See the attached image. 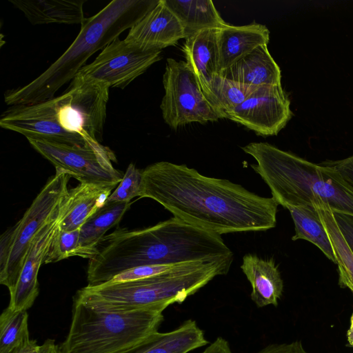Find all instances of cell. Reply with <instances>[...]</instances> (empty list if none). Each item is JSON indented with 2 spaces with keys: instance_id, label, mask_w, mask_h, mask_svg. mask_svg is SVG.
Here are the masks:
<instances>
[{
  "instance_id": "cell-9",
  "label": "cell",
  "mask_w": 353,
  "mask_h": 353,
  "mask_svg": "<svg viewBox=\"0 0 353 353\" xmlns=\"http://www.w3.org/2000/svg\"><path fill=\"white\" fill-rule=\"evenodd\" d=\"M163 84L165 94L160 108L165 123L170 128L223 119L203 93L186 61L168 59Z\"/></svg>"
},
{
  "instance_id": "cell-25",
  "label": "cell",
  "mask_w": 353,
  "mask_h": 353,
  "mask_svg": "<svg viewBox=\"0 0 353 353\" xmlns=\"http://www.w3.org/2000/svg\"><path fill=\"white\" fill-rule=\"evenodd\" d=\"M294 224L295 234L292 241L305 240L316 245L325 256L336 263L330 239L314 205L289 207L287 208Z\"/></svg>"
},
{
  "instance_id": "cell-2",
  "label": "cell",
  "mask_w": 353,
  "mask_h": 353,
  "mask_svg": "<svg viewBox=\"0 0 353 353\" xmlns=\"http://www.w3.org/2000/svg\"><path fill=\"white\" fill-rule=\"evenodd\" d=\"M232 256L221 235L173 216L150 227L117 228L106 234L89 259L87 281L96 285L139 266L208 262Z\"/></svg>"
},
{
  "instance_id": "cell-20",
  "label": "cell",
  "mask_w": 353,
  "mask_h": 353,
  "mask_svg": "<svg viewBox=\"0 0 353 353\" xmlns=\"http://www.w3.org/2000/svg\"><path fill=\"white\" fill-rule=\"evenodd\" d=\"M219 73L228 79L249 85H281V69L270 54L268 45L259 46Z\"/></svg>"
},
{
  "instance_id": "cell-4",
  "label": "cell",
  "mask_w": 353,
  "mask_h": 353,
  "mask_svg": "<svg viewBox=\"0 0 353 353\" xmlns=\"http://www.w3.org/2000/svg\"><path fill=\"white\" fill-rule=\"evenodd\" d=\"M241 149L256 160L252 168L279 205L288 208L322 201L334 213L353 217V187L335 169L268 143L252 142Z\"/></svg>"
},
{
  "instance_id": "cell-26",
  "label": "cell",
  "mask_w": 353,
  "mask_h": 353,
  "mask_svg": "<svg viewBox=\"0 0 353 353\" xmlns=\"http://www.w3.org/2000/svg\"><path fill=\"white\" fill-rule=\"evenodd\" d=\"M257 88L228 79L218 73L210 83L207 98L225 119L228 112L242 103Z\"/></svg>"
},
{
  "instance_id": "cell-33",
  "label": "cell",
  "mask_w": 353,
  "mask_h": 353,
  "mask_svg": "<svg viewBox=\"0 0 353 353\" xmlns=\"http://www.w3.org/2000/svg\"><path fill=\"white\" fill-rule=\"evenodd\" d=\"M337 225L353 252V217L342 214L334 213Z\"/></svg>"
},
{
  "instance_id": "cell-34",
  "label": "cell",
  "mask_w": 353,
  "mask_h": 353,
  "mask_svg": "<svg viewBox=\"0 0 353 353\" xmlns=\"http://www.w3.org/2000/svg\"><path fill=\"white\" fill-rule=\"evenodd\" d=\"M201 353H233L227 340L222 337L216 338Z\"/></svg>"
},
{
  "instance_id": "cell-15",
  "label": "cell",
  "mask_w": 353,
  "mask_h": 353,
  "mask_svg": "<svg viewBox=\"0 0 353 353\" xmlns=\"http://www.w3.org/2000/svg\"><path fill=\"white\" fill-rule=\"evenodd\" d=\"M219 72L230 68L260 46L268 45L270 31L262 24L228 23L217 30Z\"/></svg>"
},
{
  "instance_id": "cell-1",
  "label": "cell",
  "mask_w": 353,
  "mask_h": 353,
  "mask_svg": "<svg viewBox=\"0 0 353 353\" xmlns=\"http://www.w3.org/2000/svg\"><path fill=\"white\" fill-rule=\"evenodd\" d=\"M140 198L160 203L173 216L217 234L266 231L276 224L279 203L227 179L209 177L168 161L143 170Z\"/></svg>"
},
{
  "instance_id": "cell-28",
  "label": "cell",
  "mask_w": 353,
  "mask_h": 353,
  "mask_svg": "<svg viewBox=\"0 0 353 353\" xmlns=\"http://www.w3.org/2000/svg\"><path fill=\"white\" fill-rule=\"evenodd\" d=\"M143 190V170L129 164L123 177L108 197L107 202L131 203L137 196L141 197Z\"/></svg>"
},
{
  "instance_id": "cell-21",
  "label": "cell",
  "mask_w": 353,
  "mask_h": 353,
  "mask_svg": "<svg viewBox=\"0 0 353 353\" xmlns=\"http://www.w3.org/2000/svg\"><path fill=\"white\" fill-rule=\"evenodd\" d=\"M85 1L86 0H10L32 25H81L85 19L83 9Z\"/></svg>"
},
{
  "instance_id": "cell-37",
  "label": "cell",
  "mask_w": 353,
  "mask_h": 353,
  "mask_svg": "<svg viewBox=\"0 0 353 353\" xmlns=\"http://www.w3.org/2000/svg\"><path fill=\"white\" fill-rule=\"evenodd\" d=\"M347 340L350 345L353 347V313L350 319V326L347 333Z\"/></svg>"
},
{
  "instance_id": "cell-5",
  "label": "cell",
  "mask_w": 353,
  "mask_h": 353,
  "mask_svg": "<svg viewBox=\"0 0 353 353\" xmlns=\"http://www.w3.org/2000/svg\"><path fill=\"white\" fill-rule=\"evenodd\" d=\"M110 87L75 77L59 97L28 104V126L39 140L81 146L102 139Z\"/></svg>"
},
{
  "instance_id": "cell-36",
  "label": "cell",
  "mask_w": 353,
  "mask_h": 353,
  "mask_svg": "<svg viewBox=\"0 0 353 353\" xmlns=\"http://www.w3.org/2000/svg\"><path fill=\"white\" fill-rule=\"evenodd\" d=\"M40 353H60L59 346L54 339H48L41 345Z\"/></svg>"
},
{
  "instance_id": "cell-30",
  "label": "cell",
  "mask_w": 353,
  "mask_h": 353,
  "mask_svg": "<svg viewBox=\"0 0 353 353\" xmlns=\"http://www.w3.org/2000/svg\"><path fill=\"white\" fill-rule=\"evenodd\" d=\"M174 265H146L131 268L116 275L111 281H133L152 276L173 268Z\"/></svg>"
},
{
  "instance_id": "cell-27",
  "label": "cell",
  "mask_w": 353,
  "mask_h": 353,
  "mask_svg": "<svg viewBox=\"0 0 353 353\" xmlns=\"http://www.w3.org/2000/svg\"><path fill=\"white\" fill-rule=\"evenodd\" d=\"M28 338L27 311L15 310L8 306L0 316V353H10Z\"/></svg>"
},
{
  "instance_id": "cell-6",
  "label": "cell",
  "mask_w": 353,
  "mask_h": 353,
  "mask_svg": "<svg viewBox=\"0 0 353 353\" xmlns=\"http://www.w3.org/2000/svg\"><path fill=\"white\" fill-rule=\"evenodd\" d=\"M213 278V272L205 263H179L144 279L87 285L76 292L73 299L103 311L165 310L172 304L183 303Z\"/></svg>"
},
{
  "instance_id": "cell-7",
  "label": "cell",
  "mask_w": 353,
  "mask_h": 353,
  "mask_svg": "<svg viewBox=\"0 0 353 353\" xmlns=\"http://www.w3.org/2000/svg\"><path fill=\"white\" fill-rule=\"evenodd\" d=\"M163 309L97 310L73 299L70 326L60 353H120L158 331Z\"/></svg>"
},
{
  "instance_id": "cell-12",
  "label": "cell",
  "mask_w": 353,
  "mask_h": 353,
  "mask_svg": "<svg viewBox=\"0 0 353 353\" xmlns=\"http://www.w3.org/2000/svg\"><path fill=\"white\" fill-rule=\"evenodd\" d=\"M290 101L281 85L259 86L242 103L226 114L261 136L276 135L292 117Z\"/></svg>"
},
{
  "instance_id": "cell-29",
  "label": "cell",
  "mask_w": 353,
  "mask_h": 353,
  "mask_svg": "<svg viewBox=\"0 0 353 353\" xmlns=\"http://www.w3.org/2000/svg\"><path fill=\"white\" fill-rule=\"evenodd\" d=\"M79 233L80 229L65 231L59 227L50 244L44 263H56L76 256Z\"/></svg>"
},
{
  "instance_id": "cell-17",
  "label": "cell",
  "mask_w": 353,
  "mask_h": 353,
  "mask_svg": "<svg viewBox=\"0 0 353 353\" xmlns=\"http://www.w3.org/2000/svg\"><path fill=\"white\" fill-rule=\"evenodd\" d=\"M217 30L198 31L185 39L182 46L186 63L196 75L206 97L212 81L219 72Z\"/></svg>"
},
{
  "instance_id": "cell-23",
  "label": "cell",
  "mask_w": 353,
  "mask_h": 353,
  "mask_svg": "<svg viewBox=\"0 0 353 353\" xmlns=\"http://www.w3.org/2000/svg\"><path fill=\"white\" fill-rule=\"evenodd\" d=\"M163 1L181 22L185 39L198 31L220 28L227 24L210 0Z\"/></svg>"
},
{
  "instance_id": "cell-19",
  "label": "cell",
  "mask_w": 353,
  "mask_h": 353,
  "mask_svg": "<svg viewBox=\"0 0 353 353\" xmlns=\"http://www.w3.org/2000/svg\"><path fill=\"white\" fill-rule=\"evenodd\" d=\"M208 343L196 322L188 319L172 331L154 332L120 353H188Z\"/></svg>"
},
{
  "instance_id": "cell-8",
  "label": "cell",
  "mask_w": 353,
  "mask_h": 353,
  "mask_svg": "<svg viewBox=\"0 0 353 353\" xmlns=\"http://www.w3.org/2000/svg\"><path fill=\"white\" fill-rule=\"evenodd\" d=\"M71 176L56 168L22 218L0 239V283L12 293L18 281L32 241L59 208L68 192Z\"/></svg>"
},
{
  "instance_id": "cell-14",
  "label": "cell",
  "mask_w": 353,
  "mask_h": 353,
  "mask_svg": "<svg viewBox=\"0 0 353 353\" xmlns=\"http://www.w3.org/2000/svg\"><path fill=\"white\" fill-rule=\"evenodd\" d=\"M185 39L183 28L163 0L132 26L124 39L144 50H161Z\"/></svg>"
},
{
  "instance_id": "cell-35",
  "label": "cell",
  "mask_w": 353,
  "mask_h": 353,
  "mask_svg": "<svg viewBox=\"0 0 353 353\" xmlns=\"http://www.w3.org/2000/svg\"><path fill=\"white\" fill-rule=\"evenodd\" d=\"M41 345L36 340L30 337L24 340L20 345L16 347L10 353H40Z\"/></svg>"
},
{
  "instance_id": "cell-11",
  "label": "cell",
  "mask_w": 353,
  "mask_h": 353,
  "mask_svg": "<svg viewBox=\"0 0 353 353\" xmlns=\"http://www.w3.org/2000/svg\"><path fill=\"white\" fill-rule=\"evenodd\" d=\"M161 51L144 50L117 38L92 62L82 67L75 77L123 89L159 61Z\"/></svg>"
},
{
  "instance_id": "cell-32",
  "label": "cell",
  "mask_w": 353,
  "mask_h": 353,
  "mask_svg": "<svg viewBox=\"0 0 353 353\" xmlns=\"http://www.w3.org/2000/svg\"><path fill=\"white\" fill-rule=\"evenodd\" d=\"M256 353H307L299 341L290 343L271 344Z\"/></svg>"
},
{
  "instance_id": "cell-3",
  "label": "cell",
  "mask_w": 353,
  "mask_h": 353,
  "mask_svg": "<svg viewBox=\"0 0 353 353\" xmlns=\"http://www.w3.org/2000/svg\"><path fill=\"white\" fill-rule=\"evenodd\" d=\"M159 0H114L94 15L85 18L77 37L43 73L28 84L8 90V105L40 103L54 97L56 92L75 77L87 60L103 50L153 9Z\"/></svg>"
},
{
  "instance_id": "cell-31",
  "label": "cell",
  "mask_w": 353,
  "mask_h": 353,
  "mask_svg": "<svg viewBox=\"0 0 353 353\" xmlns=\"http://www.w3.org/2000/svg\"><path fill=\"white\" fill-rule=\"evenodd\" d=\"M321 164L335 169L353 187V155L341 160L325 161Z\"/></svg>"
},
{
  "instance_id": "cell-24",
  "label": "cell",
  "mask_w": 353,
  "mask_h": 353,
  "mask_svg": "<svg viewBox=\"0 0 353 353\" xmlns=\"http://www.w3.org/2000/svg\"><path fill=\"white\" fill-rule=\"evenodd\" d=\"M313 205L319 214L334 250L339 285L349 288L353 294V252L337 225L331 208L322 201H318Z\"/></svg>"
},
{
  "instance_id": "cell-18",
  "label": "cell",
  "mask_w": 353,
  "mask_h": 353,
  "mask_svg": "<svg viewBox=\"0 0 353 353\" xmlns=\"http://www.w3.org/2000/svg\"><path fill=\"white\" fill-rule=\"evenodd\" d=\"M241 269L251 285L250 296L254 303L259 307L276 306L283 291V281L274 261L246 254Z\"/></svg>"
},
{
  "instance_id": "cell-10",
  "label": "cell",
  "mask_w": 353,
  "mask_h": 353,
  "mask_svg": "<svg viewBox=\"0 0 353 353\" xmlns=\"http://www.w3.org/2000/svg\"><path fill=\"white\" fill-rule=\"evenodd\" d=\"M32 147L55 168L68 172L80 183L117 187L124 173L116 169L113 152L95 140H89L83 146L28 139Z\"/></svg>"
},
{
  "instance_id": "cell-13",
  "label": "cell",
  "mask_w": 353,
  "mask_h": 353,
  "mask_svg": "<svg viewBox=\"0 0 353 353\" xmlns=\"http://www.w3.org/2000/svg\"><path fill=\"white\" fill-rule=\"evenodd\" d=\"M62 203L37 233L30 243L16 286L10 294L8 306L13 310L27 311L32 306L39 295V271L44 263L52 239L59 229Z\"/></svg>"
},
{
  "instance_id": "cell-16",
  "label": "cell",
  "mask_w": 353,
  "mask_h": 353,
  "mask_svg": "<svg viewBox=\"0 0 353 353\" xmlns=\"http://www.w3.org/2000/svg\"><path fill=\"white\" fill-rule=\"evenodd\" d=\"M116 188L80 183L69 190L62 203L60 229L65 231L80 229L92 214L105 205Z\"/></svg>"
},
{
  "instance_id": "cell-22",
  "label": "cell",
  "mask_w": 353,
  "mask_h": 353,
  "mask_svg": "<svg viewBox=\"0 0 353 353\" xmlns=\"http://www.w3.org/2000/svg\"><path fill=\"white\" fill-rule=\"evenodd\" d=\"M131 203L107 202L81 227L76 256L90 259L105 233L117 225Z\"/></svg>"
}]
</instances>
